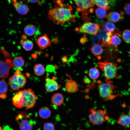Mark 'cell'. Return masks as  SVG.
Here are the masks:
<instances>
[{"label":"cell","mask_w":130,"mask_h":130,"mask_svg":"<svg viewBox=\"0 0 130 130\" xmlns=\"http://www.w3.org/2000/svg\"><path fill=\"white\" fill-rule=\"evenodd\" d=\"M19 127L21 130H32L33 128L29 121L26 119L22 120L20 122Z\"/></svg>","instance_id":"cell-24"},{"label":"cell","mask_w":130,"mask_h":130,"mask_svg":"<svg viewBox=\"0 0 130 130\" xmlns=\"http://www.w3.org/2000/svg\"><path fill=\"white\" fill-rule=\"evenodd\" d=\"M64 100L63 96L59 93H56L52 96L51 101L52 104L56 106H59L63 103Z\"/></svg>","instance_id":"cell-18"},{"label":"cell","mask_w":130,"mask_h":130,"mask_svg":"<svg viewBox=\"0 0 130 130\" xmlns=\"http://www.w3.org/2000/svg\"><path fill=\"white\" fill-rule=\"evenodd\" d=\"M122 12L121 14L116 12H111L107 15L106 18L110 21L112 23H116L123 19Z\"/></svg>","instance_id":"cell-15"},{"label":"cell","mask_w":130,"mask_h":130,"mask_svg":"<svg viewBox=\"0 0 130 130\" xmlns=\"http://www.w3.org/2000/svg\"><path fill=\"white\" fill-rule=\"evenodd\" d=\"M94 4L98 7L104 8L106 10L110 8L108 0H92Z\"/></svg>","instance_id":"cell-22"},{"label":"cell","mask_w":130,"mask_h":130,"mask_svg":"<svg viewBox=\"0 0 130 130\" xmlns=\"http://www.w3.org/2000/svg\"><path fill=\"white\" fill-rule=\"evenodd\" d=\"M101 28L98 24L90 22H86L75 29L76 31L83 33H87L95 35L99 32Z\"/></svg>","instance_id":"cell-8"},{"label":"cell","mask_w":130,"mask_h":130,"mask_svg":"<svg viewBox=\"0 0 130 130\" xmlns=\"http://www.w3.org/2000/svg\"><path fill=\"white\" fill-rule=\"evenodd\" d=\"M129 116H130V108L129 109Z\"/></svg>","instance_id":"cell-41"},{"label":"cell","mask_w":130,"mask_h":130,"mask_svg":"<svg viewBox=\"0 0 130 130\" xmlns=\"http://www.w3.org/2000/svg\"><path fill=\"white\" fill-rule=\"evenodd\" d=\"M12 100L13 104L16 108L25 107L27 110L34 106L37 100V96L32 90L28 89L16 93Z\"/></svg>","instance_id":"cell-1"},{"label":"cell","mask_w":130,"mask_h":130,"mask_svg":"<svg viewBox=\"0 0 130 130\" xmlns=\"http://www.w3.org/2000/svg\"><path fill=\"white\" fill-rule=\"evenodd\" d=\"M105 9L101 8H97L95 10L96 14L97 16L99 18L102 19L106 18L107 12Z\"/></svg>","instance_id":"cell-28"},{"label":"cell","mask_w":130,"mask_h":130,"mask_svg":"<svg viewBox=\"0 0 130 130\" xmlns=\"http://www.w3.org/2000/svg\"><path fill=\"white\" fill-rule=\"evenodd\" d=\"M6 97V94H0V98L3 99H5Z\"/></svg>","instance_id":"cell-38"},{"label":"cell","mask_w":130,"mask_h":130,"mask_svg":"<svg viewBox=\"0 0 130 130\" xmlns=\"http://www.w3.org/2000/svg\"><path fill=\"white\" fill-rule=\"evenodd\" d=\"M98 89L100 96L106 100H111L116 96L113 95L115 87L110 80L99 83Z\"/></svg>","instance_id":"cell-7"},{"label":"cell","mask_w":130,"mask_h":130,"mask_svg":"<svg viewBox=\"0 0 130 130\" xmlns=\"http://www.w3.org/2000/svg\"><path fill=\"white\" fill-rule=\"evenodd\" d=\"M36 30V28L34 25L32 24H29L25 27L24 31L26 34L31 36L35 34Z\"/></svg>","instance_id":"cell-26"},{"label":"cell","mask_w":130,"mask_h":130,"mask_svg":"<svg viewBox=\"0 0 130 130\" xmlns=\"http://www.w3.org/2000/svg\"><path fill=\"white\" fill-rule=\"evenodd\" d=\"M0 130H3L2 127L0 126Z\"/></svg>","instance_id":"cell-40"},{"label":"cell","mask_w":130,"mask_h":130,"mask_svg":"<svg viewBox=\"0 0 130 130\" xmlns=\"http://www.w3.org/2000/svg\"><path fill=\"white\" fill-rule=\"evenodd\" d=\"M72 9L69 5L56 7L50 9L48 12L49 18L57 24H63L66 22L73 21L75 16L72 14Z\"/></svg>","instance_id":"cell-2"},{"label":"cell","mask_w":130,"mask_h":130,"mask_svg":"<svg viewBox=\"0 0 130 130\" xmlns=\"http://www.w3.org/2000/svg\"><path fill=\"white\" fill-rule=\"evenodd\" d=\"M122 38L126 42L130 43V30L126 29L124 30L122 34Z\"/></svg>","instance_id":"cell-31"},{"label":"cell","mask_w":130,"mask_h":130,"mask_svg":"<svg viewBox=\"0 0 130 130\" xmlns=\"http://www.w3.org/2000/svg\"><path fill=\"white\" fill-rule=\"evenodd\" d=\"M12 64L14 67L17 70H21L22 68L25 64V61L23 58L21 56H18L15 58L13 60Z\"/></svg>","instance_id":"cell-21"},{"label":"cell","mask_w":130,"mask_h":130,"mask_svg":"<svg viewBox=\"0 0 130 130\" xmlns=\"http://www.w3.org/2000/svg\"><path fill=\"white\" fill-rule=\"evenodd\" d=\"M113 33L108 43L107 46H109L110 47H111L117 46L121 43V34L118 33L113 34Z\"/></svg>","instance_id":"cell-16"},{"label":"cell","mask_w":130,"mask_h":130,"mask_svg":"<svg viewBox=\"0 0 130 130\" xmlns=\"http://www.w3.org/2000/svg\"><path fill=\"white\" fill-rule=\"evenodd\" d=\"M62 61L63 63H66L67 61V56H64L61 58Z\"/></svg>","instance_id":"cell-36"},{"label":"cell","mask_w":130,"mask_h":130,"mask_svg":"<svg viewBox=\"0 0 130 130\" xmlns=\"http://www.w3.org/2000/svg\"><path fill=\"white\" fill-rule=\"evenodd\" d=\"M34 72L35 74L38 76H40L43 75L45 72V68L41 64H37L34 66Z\"/></svg>","instance_id":"cell-25"},{"label":"cell","mask_w":130,"mask_h":130,"mask_svg":"<svg viewBox=\"0 0 130 130\" xmlns=\"http://www.w3.org/2000/svg\"><path fill=\"white\" fill-rule=\"evenodd\" d=\"M70 78L65 84V88L67 92L69 93H74L77 92L79 90V87L77 83L72 79L69 75H67Z\"/></svg>","instance_id":"cell-14"},{"label":"cell","mask_w":130,"mask_h":130,"mask_svg":"<svg viewBox=\"0 0 130 130\" xmlns=\"http://www.w3.org/2000/svg\"><path fill=\"white\" fill-rule=\"evenodd\" d=\"M39 114L40 117L43 119L48 118L51 116V114L50 109L47 107H43L41 108L39 110Z\"/></svg>","instance_id":"cell-20"},{"label":"cell","mask_w":130,"mask_h":130,"mask_svg":"<svg viewBox=\"0 0 130 130\" xmlns=\"http://www.w3.org/2000/svg\"><path fill=\"white\" fill-rule=\"evenodd\" d=\"M104 26L108 32H113L116 29V27L115 25L109 21H106L105 23Z\"/></svg>","instance_id":"cell-29"},{"label":"cell","mask_w":130,"mask_h":130,"mask_svg":"<svg viewBox=\"0 0 130 130\" xmlns=\"http://www.w3.org/2000/svg\"><path fill=\"white\" fill-rule=\"evenodd\" d=\"M124 10L125 13L130 17V3H126L125 5Z\"/></svg>","instance_id":"cell-34"},{"label":"cell","mask_w":130,"mask_h":130,"mask_svg":"<svg viewBox=\"0 0 130 130\" xmlns=\"http://www.w3.org/2000/svg\"><path fill=\"white\" fill-rule=\"evenodd\" d=\"M117 123L120 125L126 127L130 125V116L126 114L121 115L118 119Z\"/></svg>","instance_id":"cell-19"},{"label":"cell","mask_w":130,"mask_h":130,"mask_svg":"<svg viewBox=\"0 0 130 130\" xmlns=\"http://www.w3.org/2000/svg\"><path fill=\"white\" fill-rule=\"evenodd\" d=\"M77 6L78 12L81 13L82 17L85 20H89L87 16L88 13H92L93 12V7L94 4L92 0H74Z\"/></svg>","instance_id":"cell-4"},{"label":"cell","mask_w":130,"mask_h":130,"mask_svg":"<svg viewBox=\"0 0 130 130\" xmlns=\"http://www.w3.org/2000/svg\"><path fill=\"white\" fill-rule=\"evenodd\" d=\"M27 116L26 113L24 112H19L18 113L17 115L15 118V120L18 121L22 118H25L27 117Z\"/></svg>","instance_id":"cell-33"},{"label":"cell","mask_w":130,"mask_h":130,"mask_svg":"<svg viewBox=\"0 0 130 130\" xmlns=\"http://www.w3.org/2000/svg\"><path fill=\"white\" fill-rule=\"evenodd\" d=\"M13 5L16 11L20 14L22 15L26 14L30 9L28 6L23 4L21 1L18 2L17 0H13Z\"/></svg>","instance_id":"cell-12"},{"label":"cell","mask_w":130,"mask_h":130,"mask_svg":"<svg viewBox=\"0 0 130 130\" xmlns=\"http://www.w3.org/2000/svg\"><path fill=\"white\" fill-rule=\"evenodd\" d=\"M56 80V78L55 77H52V78L48 77L46 78L45 88L47 92H52L61 88V86L58 84Z\"/></svg>","instance_id":"cell-10"},{"label":"cell","mask_w":130,"mask_h":130,"mask_svg":"<svg viewBox=\"0 0 130 130\" xmlns=\"http://www.w3.org/2000/svg\"><path fill=\"white\" fill-rule=\"evenodd\" d=\"M91 52L98 59H100L101 55L103 52L104 49L101 45L97 44L93 46L90 49Z\"/></svg>","instance_id":"cell-17"},{"label":"cell","mask_w":130,"mask_h":130,"mask_svg":"<svg viewBox=\"0 0 130 130\" xmlns=\"http://www.w3.org/2000/svg\"><path fill=\"white\" fill-rule=\"evenodd\" d=\"M21 37L22 38V39L23 40H25L27 38L26 36V35H22Z\"/></svg>","instance_id":"cell-39"},{"label":"cell","mask_w":130,"mask_h":130,"mask_svg":"<svg viewBox=\"0 0 130 130\" xmlns=\"http://www.w3.org/2000/svg\"><path fill=\"white\" fill-rule=\"evenodd\" d=\"M13 67L11 59L7 58L5 61L0 60V78H7L10 70Z\"/></svg>","instance_id":"cell-9"},{"label":"cell","mask_w":130,"mask_h":130,"mask_svg":"<svg viewBox=\"0 0 130 130\" xmlns=\"http://www.w3.org/2000/svg\"><path fill=\"white\" fill-rule=\"evenodd\" d=\"M89 118L93 125H99L108 121L109 119L107 112L101 110H96L93 108L89 110Z\"/></svg>","instance_id":"cell-5"},{"label":"cell","mask_w":130,"mask_h":130,"mask_svg":"<svg viewBox=\"0 0 130 130\" xmlns=\"http://www.w3.org/2000/svg\"><path fill=\"white\" fill-rule=\"evenodd\" d=\"M101 25L102 27L101 28L99 32V41L101 42V45L104 46H107L108 43L113 32H108L105 27H104V26Z\"/></svg>","instance_id":"cell-11"},{"label":"cell","mask_w":130,"mask_h":130,"mask_svg":"<svg viewBox=\"0 0 130 130\" xmlns=\"http://www.w3.org/2000/svg\"><path fill=\"white\" fill-rule=\"evenodd\" d=\"M27 82L26 77L19 70H16L15 74L8 79V84L14 91L19 90L23 88Z\"/></svg>","instance_id":"cell-6"},{"label":"cell","mask_w":130,"mask_h":130,"mask_svg":"<svg viewBox=\"0 0 130 130\" xmlns=\"http://www.w3.org/2000/svg\"><path fill=\"white\" fill-rule=\"evenodd\" d=\"M98 64L99 67L104 73L105 82L118 77L117 74L118 67L116 63L107 60L103 62H99Z\"/></svg>","instance_id":"cell-3"},{"label":"cell","mask_w":130,"mask_h":130,"mask_svg":"<svg viewBox=\"0 0 130 130\" xmlns=\"http://www.w3.org/2000/svg\"><path fill=\"white\" fill-rule=\"evenodd\" d=\"M87 40V39L85 37H84L81 39L80 40V42L81 43L84 44L86 42Z\"/></svg>","instance_id":"cell-35"},{"label":"cell","mask_w":130,"mask_h":130,"mask_svg":"<svg viewBox=\"0 0 130 130\" xmlns=\"http://www.w3.org/2000/svg\"><path fill=\"white\" fill-rule=\"evenodd\" d=\"M8 90V84L4 81L0 80V94H6Z\"/></svg>","instance_id":"cell-30"},{"label":"cell","mask_w":130,"mask_h":130,"mask_svg":"<svg viewBox=\"0 0 130 130\" xmlns=\"http://www.w3.org/2000/svg\"><path fill=\"white\" fill-rule=\"evenodd\" d=\"M43 128L44 130H55V126L52 123L46 122L44 124Z\"/></svg>","instance_id":"cell-32"},{"label":"cell","mask_w":130,"mask_h":130,"mask_svg":"<svg viewBox=\"0 0 130 130\" xmlns=\"http://www.w3.org/2000/svg\"><path fill=\"white\" fill-rule=\"evenodd\" d=\"M37 44L41 50L46 48L51 45L50 40L46 34L38 39Z\"/></svg>","instance_id":"cell-13"},{"label":"cell","mask_w":130,"mask_h":130,"mask_svg":"<svg viewBox=\"0 0 130 130\" xmlns=\"http://www.w3.org/2000/svg\"><path fill=\"white\" fill-rule=\"evenodd\" d=\"M100 75L99 71L98 69L95 68H92L89 70V76L91 79H96L99 77Z\"/></svg>","instance_id":"cell-27"},{"label":"cell","mask_w":130,"mask_h":130,"mask_svg":"<svg viewBox=\"0 0 130 130\" xmlns=\"http://www.w3.org/2000/svg\"><path fill=\"white\" fill-rule=\"evenodd\" d=\"M40 0H29L32 3H37L41 5L42 4L41 3L40 1Z\"/></svg>","instance_id":"cell-37"},{"label":"cell","mask_w":130,"mask_h":130,"mask_svg":"<svg viewBox=\"0 0 130 130\" xmlns=\"http://www.w3.org/2000/svg\"><path fill=\"white\" fill-rule=\"evenodd\" d=\"M20 43L23 48L26 51L31 50L33 47L32 42L29 39H26L24 41L22 39L20 41Z\"/></svg>","instance_id":"cell-23"}]
</instances>
